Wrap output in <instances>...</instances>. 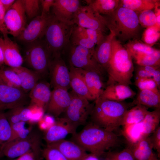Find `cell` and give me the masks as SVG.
<instances>
[{
    "label": "cell",
    "instance_id": "obj_1",
    "mask_svg": "<svg viewBox=\"0 0 160 160\" xmlns=\"http://www.w3.org/2000/svg\"><path fill=\"white\" fill-rule=\"evenodd\" d=\"M71 140L86 151L98 157L118 146L121 143L119 138L114 132L107 130L91 122L80 132L72 135Z\"/></svg>",
    "mask_w": 160,
    "mask_h": 160
},
{
    "label": "cell",
    "instance_id": "obj_2",
    "mask_svg": "<svg viewBox=\"0 0 160 160\" xmlns=\"http://www.w3.org/2000/svg\"><path fill=\"white\" fill-rule=\"evenodd\" d=\"M131 55L114 36L111 43L110 60L105 70L108 75L107 85L119 84L127 85L132 84L134 68Z\"/></svg>",
    "mask_w": 160,
    "mask_h": 160
},
{
    "label": "cell",
    "instance_id": "obj_3",
    "mask_svg": "<svg viewBox=\"0 0 160 160\" xmlns=\"http://www.w3.org/2000/svg\"><path fill=\"white\" fill-rule=\"evenodd\" d=\"M132 103L118 102L99 97L95 101L90 115L94 124L114 132L121 126L123 117Z\"/></svg>",
    "mask_w": 160,
    "mask_h": 160
},
{
    "label": "cell",
    "instance_id": "obj_4",
    "mask_svg": "<svg viewBox=\"0 0 160 160\" xmlns=\"http://www.w3.org/2000/svg\"><path fill=\"white\" fill-rule=\"evenodd\" d=\"M103 16L107 28L121 43L139 39L141 26L138 15L134 11L119 6L112 13Z\"/></svg>",
    "mask_w": 160,
    "mask_h": 160
},
{
    "label": "cell",
    "instance_id": "obj_5",
    "mask_svg": "<svg viewBox=\"0 0 160 160\" xmlns=\"http://www.w3.org/2000/svg\"><path fill=\"white\" fill-rule=\"evenodd\" d=\"M74 25L61 21L51 14L43 37L52 57L61 55L68 46Z\"/></svg>",
    "mask_w": 160,
    "mask_h": 160
},
{
    "label": "cell",
    "instance_id": "obj_6",
    "mask_svg": "<svg viewBox=\"0 0 160 160\" xmlns=\"http://www.w3.org/2000/svg\"><path fill=\"white\" fill-rule=\"evenodd\" d=\"M24 59L33 71L41 76L49 71L52 55L43 39L28 44Z\"/></svg>",
    "mask_w": 160,
    "mask_h": 160
},
{
    "label": "cell",
    "instance_id": "obj_7",
    "mask_svg": "<svg viewBox=\"0 0 160 160\" xmlns=\"http://www.w3.org/2000/svg\"><path fill=\"white\" fill-rule=\"evenodd\" d=\"M39 137L31 132L26 138L4 143L0 149V155L10 158L18 157L30 151L36 155L39 152Z\"/></svg>",
    "mask_w": 160,
    "mask_h": 160
},
{
    "label": "cell",
    "instance_id": "obj_8",
    "mask_svg": "<svg viewBox=\"0 0 160 160\" xmlns=\"http://www.w3.org/2000/svg\"><path fill=\"white\" fill-rule=\"evenodd\" d=\"M71 103L65 112L64 118L77 128L84 125L90 116L94 104L86 98L74 93H71Z\"/></svg>",
    "mask_w": 160,
    "mask_h": 160
},
{
    "label": "cell",
    "instance_id": "obj_9",
    "mask_svg": "<svg viewBox=\"0 0 160 160\" xmlns=\"http://www.w3.org/2000/svg\"><path fill=\"white\" fill-rule=\"evenodd\" d=\"M28 97L22 88L9 86L0 79V111L25 106Z\"/></svg>",
    "mask_w": 160,
    "mask_h": 160
},
{
    "label": "cell",
    "instance_id": "obj_10",
    "mask_svg": "<svg viewBox=\"0 0 160 160\" xmlns=\"http://www.w3.org/2000/svg\"><path fill=\"white\" fill-rule=\"evenodd\" d=\"M71 46L69 54L71 65L87 71H105L95 59L94 51L80 46L72 44Z\"/></svg>",
    "mask_w": 160,
    "mask_h": 160
},
{
    "label": "cell",
    "instance_id": "obj_11",
    "mask_svg": "<svg viewBox=\"0 0 160 160\" xmlns=\"http://www.w3.org/2000/svg\"><path fill=\"white\" fill-rule=\"evenodd\" d=\"M26 16L23 0H15L5 14L4 22L8 34L17 37L26 26Z\"/></svg>",
    "mask_w": 160,
    "mask_h": 160
},
{
    "label": "cell",
    "instance_id": "obj_12",
    "mask_svg": "<svg viewBox=\"0 0 160 160\" xmlns=\"http://www.w3.org/2000/svg\"><path fill=\"white\" fill-rule=\"evenodd\" d=\"M76 25L105 32L107 28L104 17L94 11L88 5H81L75 15L73 21Z\"/></svg>",
    "mask_w": 160,
    "mask_h": 160
},
{
    "label": "cell",
    "instance_id": "obj_13",
    "mask_svg": "<svg viewBox=\"0 0 160 160\" xmlns=\"http://www.w3.org/2000/svg\"><path fill=\"white\" fill-rule=\"evenodd\" d=\"M49 71L51 84L54 88H60L68 90L70 87L69 70L61 55L52 57Z\"/></svg>",
    "mask_w": 160,
    "mask_h": 160
},
{
    "label": "cell",
    "instance_id": "obj_14",
    "mask_svg": "<svg viewBox=\"0 0 160 160\" xmlns=\"http://www.w3.org/2000/svg\"><path fill=\"white\" fill-rule=\"evenodd\" d=\"M51 15V13L47 16L39 15L33 19L17 38L28 44L42 39Z\"/></svg>",
    "mask_w": 160,
    "mask_h": 160
},
{
    "label": "cell",
    "instance_id": "obj_15",
    "mask_svg": "<svg viewBox=\"0 0 160 160\" xmlns=\"http://www.w3.org/2000/svg\"><path fill=\"white\" fill-rule=\"evenodd\" d=\"M81 5L78 0H55L51 14L61 21L74 24V16Z\"/></svg>",
    "mask_w": 160,
    "mask_h": 160
},
{
    "label": "cell",
    "instance_id": "obj_16",
    "mask_svg": "<svg viewBox=\"0 0 160 160\" xmlns=\"http://www.w3.org/2000/svg\"><path fill=\"white\" fill-rule=\"evenodd\" d=\"M71 99V94L68 90L62 88H54L51 91L46 111L53 117H57L65 111Z\"/></svg>",
    "mask_w": 160,
    "mask_h": 160
},
{
    "label": "cell",
    "instance_id": "obj_17",
    "mask_svg": "<svg viewBox=\"0 0 160 160\" xmlns=\"http://www.w3.org/2000/svg\"><path fill=\"white\" fill-rule=\"evenodd\" d=\"M77 128L63 117L58 118L46 131L44 138L47 144L64 139L68 134L76 132Z\"/></svg>",
    "mask_w": 160,
    "mask_h": 160
},
{
    "label": "cell",
    "instance_id": "obj_18",
    "mask_svg": "<svg viewBox=\"0 0 160 160\" xmlns=\"http://www.w3.org/2000/svg\"><path fill=\"white\" fill-rule=\"evenodd\" d=\"M47 146L57 149L68 160H84L88 155L82 148L72 140L63 139L48 144Z\"/></svg>",
    "mask_w": 160,
    "mask_h": 160
},
{
    "label": "cell",
    "instance_id": "obj_19",
    "mask_svg": "<svg viewBox=\"0 0 160 160\" xmlns=\"http://www.w3.org/2000/svg\"><path fill=\"white\" fill-rule=\"evenodd\" d=\"M136 95L129 86L123 84H113L107 85L100 97L109 100L121 102L132 98Z\"/></svg>",
    "mask_w": 160,
    "mask_h": 160
},
{
    "label": "cell",
    "instance_id": "obj_20",
    "mask_svg": "<svg viewBox=\"0 0 160 160\" xmlns=\"http://www.w3.org/2000/svg\"><path fill=\"white\" fill-rule=\"evenodd\" d=\"M51 92L49 83L43 81L38 82L28 95L31 104L42 108L45 112L50 100Z\"/></svg>",
    "mask_w": 160,
    "mask_h": 160
},
{
    "label": "cell",
    "instance_id": "obj_21",
    "mask_svg": "<svg viewBox=\"0 0 160 160\" xmlns=\"http://www.w3.org/2000/svg\"><path fill=\"white\" fill-rule=\"evenodd\" d=\"M80 69L88 90L95 100L100 97L104 89L103 80L104 72Z\"/></svg>",
    "mask_w": 160,
    "mask_h": 160
},
{
    "label": "cell",
    "instance_id": "obj_22",
    "mask_svg": "<svg viewBox=\"0 0 160 160\" xmlns=\"http://www.w3.org/2000/svg\"><path fill=\"white\" fill-rule=\"evenodd\" d=\"M4 64L11 68L22 66L23 59L17 44L12 40L8 34L3 35Z\"/></svg>",
    "mask_w": 160,
    "mask_h": 160
},
{
    "label": "cell",
    "instance_id": "obj_23",
    "mask_svg": "<svg viewBox=\"0 0 160 160\" xmlns=\"http://www.w3.org/2000/svg\"><path fill=\"white\" fill-rule=\"evenodd\" d=\"M115 36L114 33L110 31L105 35L95 47L94 57L97 62L105 71L110 60L112 39Z\"/></svg>",
    "mask_w": 160,
    "mask_h": 160
},
{
    "label": "cell",
    "instance_id": "obj_24",
    "mask_svg": "<svg viewBox=\"0 0 160 160\" xmlns=\"http://www.w3.org/2000/svg\"><path fill=\"white\" fill-rule=\"evenodd\" d=\"M69 70L70 86L73 92L89 101L95 100L88 90L80 69L71 65Z\"/></svg>",
    "mask_w": 160,
    "mask_h": 160
},
{
    "label": "cell",
    "instance_id": "obj_25",
    "mask_svg": "<svg viewBox=\"0 0 160 160\" xmlns=\"http://www.w3.org/2000/svg\"><path fill=\"white\" fill-rule=\"evenodd\" d=\"M10 68L18 75L21 81V88L26 93L31 90L41 77L36 72L22 66Z\"/></svg>",
    "mask_w": 160,
    "mask_h": 160
},
{
    "label": "cell",
    "instance_id": "obj_26",
    "mask_svg": "<svg viewBox=\"0 0 160 160\" xmlns=\"http://www.w3.org/2000/svg\"><path fill=\"white\" fill-rule=\"evenodd\" d=\"M132 104V106L141 105L148 108H160V91L139 90Z\"/></svg>",
    "mask_w": 160,
    "mask_h": 160
},
{
    "label": "cell",
    "instance_id": "obj_27",
    "mask_svg": "<svg viewBox=\"0 0 160 160\" xmlns=\"http://www.w3.org/2000/svg\"><path fill=\"white\" fill-rule=\"evenodd\" d=\"M129 147L135 160H149L153 152L149 136L143 138Z\"/></svg>",
    "mask_w": 160,
    "mask_h": 160
},
{
    "label": "cell",
    "instance_id": "obj_28",
    "mask_svg": "<svg viewBox=\"0 0 160 160\" xmlns=\"http://www.w3.org/2000/svg\"><path fill=\"white\" fill-rule=\"evenodd\" d=\"M119 0H87V5L97 13L103 16L109 15L118 7Z\"/></svg>",
    "mask_w": 160,
    "mask_h": 160
},
{
    "label": "cell",
    "instance_id": "obj_29",
    "mask_svg": "<svg viewBox=\"0 0 160 160\" xmlns=\"http://www.w3.org/2000/svg\"><path fill=\"white\" fill-rule=\"evenodd\" d=\"M159 1L155 0H120L119 6L131 9L137 15L143 11L155 8Z\"/></svg>",
    "mask_w": 160,
    "mask_h": 160
},
{
    "label": "cell",
    "instance_id": "obj_30",
    "mask_svg": "<svg viewBox=\"0 0 160 160\" xmlns=\"http://www.w3.org/2000/svg\"><path fill=\"white\" fill-rule=\"evenodd\" d=\"M148 107L141 105H136L125 113L123 118L121 126L141 122L148 112Z\"/></svg>",
    "mask_w": 160,
    "mask_h": 160
},
{
    "label": "cell",
    "instance_id": "obj_31",
    "mask_svg": "<svg viewBox=\"0 0 160 160\" xmlns=\"http://www.w3.org/2000/svg\"><path fill=\"white\" fill-rule=\"evenodd\" d=\"M160 121V108L152 111H148L141 122L145 137L150 136L159 126Z\"/></svg>",
    "mask_w": 160,
    "mask_h": 160
},
{
    "label": "cell",
    "instance_id": "obj_32",
    "mask_svg": "<svg viewBox=\"0 0 160 160\" xmlns=\"http://www.w3.org/2000/svg\"><path fill=\"white\" fill-rule=\"evenodd\" d=\"M72 44L80 46L94 51L96 45L89 39L85 28L74 25L70 42Z\"/></svg>",
    "mask_w": 160,
    "mask_h": 160
},
{
    "label": "cell",
    "instance_id": "obj_33",
    "mask_svg": "<svg viewBox=\"0 0 160 160\" xmlns=\"http://www.w3.org/2000/svg\"><path fill=\"white\" fill-rule=\"evenodd\" d=\"M124 45L134 59L140 55L152 53L156 49L137 39L129 40Z\"/></svg>",
    "mask_w": 160,
    "mask_h": 160
},
{
    "label": "cell",
    "instance_id": "obj_34",
    "mask_svg": "<svg viewBox=\"0 0 160 160\" xmlns=\"http://www.w3.org/2000/svg\"><path fill=\"white\" fill-rule=\"evenodd\" d=\"M122 133L130 146L145 137L141 122L123 126Z\"/></svg>",
    "mask_w": 160,
    "mask_h": 160
},
{
    "label": "cell",
    "instance_id": "obj_35",
    "mask_svg": "<svg viewBox=\"0 0 160 160\" xmlns=\"http://www.w3.org/2000/svg\"><path fill=\"white\" fill-rule=\"evenodd\" d=\"M0 79L9 86L21 88V81L18 75L9 67L3 65L0 67Z\"/></svg>",
    "mask_w": 160,
    "mask_h": 160
},
{
    "label": "cell",
    "instance_id": "obj_36",
    "mask_svg": "<svg viewBox=\"0 0 160 160\" xmlns=\"http://www.w3.org/2000/svg\"><path fill=\"white\" fill-rule=\"evenodd\" d=\"M5 113L10 124L21 121L26 122L28 117V109L25 106L10 109Z\"/></svg>",
    "mask_w": 160,
    "mask_h": 160
},
{
    "label": "cell",
    "instance_id": "obj_37",
    "mask_svg": "<svg viewBox=\"0 0 160 160\" xmlns=\"http://www.w3.org/2000/svg\"><path fill=\"white\" fill-rule=\"evenodd\" d=\"M134 59L139 66L160 67V51L156 49L152 53L140 55Z\"/></svg>",
    "mask_w": 160,
    "mask_h": 160
},
{
    "label": "cell",
    "instance_id": "obj_38",
    "mask_svg": "<svg viewBox=\"0 0 160 160\" xmlns=\"http://www.w3.org/2000/svg\"><path fill=\"white\" fill-rule=\"evenodd\" d=\"M2 111H0V149L2 145L10 139L12 135L11 125L5 113Z\"/></svg>",
    "mask_w": 160,
    "mask_h": 160
},
{
    "label": "cell",
    "instance_id": "obj_39",
    "mask_svg": "<svg viewBox=\"0 0 160 160\" xmlns=\"http://www.w3.org/2000/svg\"><path fill=\"white\" fill-rule=\"evenodd\" d=\"M137 15L139 24L142 27L146 28L154 26L158 27L156 17L152 10L143 11Z\"/></svg>",
    "mask_w": 160,
    "mask_h": 160
},
{
    "label": "cell",
    "instance_id": "obj_40",
    "mask_svg": "<svg viewBox=\"0 0 160 160\" xmlns=\"http://www.w3.org/2000/svg\"><path fill=\"white\" fill-rule=\"evenodd\" d=\"M41 0H23V5L26 16L33 19L38 16Z\"/></svg>",
    "mask_w": 160,
    "mask_h": 160
},
{
    "label": "cell",
    "instance_id": "obj_41",
    "mask_svg": "<svg viewBox=\"0 0 160 160\" xmlns=\"http://www.w3.org/2000/svg\"><path fill=\"white\" fill-rule=\"evenodd\" d=\"M160 28L156 26L146 28L142 36V39L145 44L152 47L160 37Z\"/></svg>",
    "mask_w": 160,
    "mask_h": 160
},
{
    "label": "cell",
    "instance_id": "obj_42",
    "mask_svg": "<svg viewBox=\"0 0 160 160\" xmlns=\"http://www.w3.org/2000/svg\"><path fill=\"white\" fill-rule=\"evenodd\" d=\"M106 157L110 160H135L131 150L127 147L119 152H109Z\"/></svg>",
    "mask_w": 160,
    "mask_h": 160
},
{
    "label": "cell",
    "instance_id": "obj_43",
    "mask_svg": "<svg viewBox=\"0 0 160 160\" xmlns=\"http://www.w3.org/2000/svg\"><path fill=\"white\" fill-rule=\"evenodd\" d=\"M135 84L139 90L148 89L160 91L156 83L152 78L135 79Z\"/></svg>",
    "mask_w": 160,
    "mask_h": 160
},
{
    "label": "cell",
    "instance_id": "obj_44",
    "mask_svg": "<svg viewBox=\"0 0 160 160\" xmlns=\"http://www.w3.org/2000/svg\"><path fill=\"white\" fill-rule=\"evenodd\" d=\"M43 155L46 160H68L58 150L47 146L43 150Z\"/></svg>",
    "mask_w": 160,
    "mask_h": 160
},
{
    "label": "cell",
    "instance_id": "obj_45",
    "mask_svg": "<svg viewBox=\"0 0 160 160\" xmlns=\"http://www.w3.org/2000/svg\"><path fill=\"white\" fill-rule=\"evenodd\" d=\"M29 105L31 111L32 116L29 122L31 123L38 122L43 117L45 111L42 108L36 105L30 104Z\"/></svg>",
    "mask_w": 160,
    "mask_h": 160
},
{
    "label": "cell",
    "instance_id": "obj_46",
    "mask_svg": "<svg viewBox=\"0 0 160 160\" xmlns=\"http://www.w3.org/2000/svg\"><path fill=\"white\" fill-rule=\"evenodd\" d=\"M149 136L153 146V148L158 153L157 155L159 158L160 156V126Z\"/></svg>",
    "mask_w": 160,
    "mask_h": 160
},
{
    "label": "cell",
    "instance_id": "obj_47",
    "mask_svg": "<svg viewBox=\"0 0 160 160\" xmlns=\"http://www.w3.org/2000/svg\"><path fill=\"white\" fill-rule=\"evenodd\" d=\"M87 36L96 45L101 41L105 35L104 33L93 29H86Z\"/></svg>",
    "mask_w": 160,
    "mask_h": 160
},
{
    "label": "cell",
    "instance_id": "obj_48",
    "mask_svg": "<svg viewBox=\"0 0 160 160\" xmlns=\"http://www.w3.org/2000/svg\"><path fill=\"white\" fill-rule=\"evenodd\" d=\"M55 0H41V4L42 7V12L41 15L43 16H47L50 15V10L53 6Z\"/></svg>",
    "mask_w": 160,
    "mask_h": 160
},
{
    "label": "cell",
    "instance_id": "obj_49",
    "mask_svg": "<svg viewBox=\"0 0 160 160\" xmlns=\"http://www.w3.org/2000/svg\"><path fill=\"white\" fill-rule=\"evenodd\" d=\"M6 13V11L0 0V31L3 36L8 34L4 22Z\"/></svg>",
    "mask_w": 160,
    "mask_h": 160
},
{
    "label": "cell",
    "instance_id": "obj_50",
    "mask_svg": "<svg viewBox=\"0 0 160 160\" xmlns=\"http://www.w3.org/2000/svg\"><path fill=\"white\" fill-rule=\"evenodd\" d=\"M30 128H25L12 135L10 139L6 142H8L14 140L23 139L27 137L31 132Z\"/></svg>",
    "mask_w": 160,
    "mask_h": 160
},
{
    "label": "cell",
    "instance_id": "obj_51",
    "mask_svg": "<svg viewBox=\"0 0 160 160\" xmlns=\"http://www.w3.org/2000/svg\"><path fill=\"white\" fill-rule=\"evenodd\" d=\"M135 79L152 78L148 73L145 70L143 66H139L135 71Z\"/></svg>",
    "mask_w": 160,
    "mask_h": 160
},
{
    "label": "cell",
    "instance_id": "obj_52",
    "mask_svg": "<svg viewBox=\"0 0 160 160\" xmlns=\"http://www.w3.org/2000/svg\"><path fill=\"white\" fill-rule=\"evenodd\" d=\"M25 122L21 121L10 124L12 131L11 136L25 128Z\"/></svg>",
    "mask_w": 160,
    "mask_h": 160
},
{
    "label": "cell",
    "instance_id": "obj_53",
    "mask_svg": "<svg viewBox=\"0 0 160 160\" xmlns=\"http://www.w3.org/2000/svg\"><path fill=\"white\" fill-rule=\"evenodd\" d=\"M35 155L33 151H30L18 157L16 160H35Z\"/></svg>",
    "mask_w": 160,
    "mask_h": 160
},
{
    "label": "cell",
    "instance_id": "obj_54",
    "mask_svg": "<svg viewBox=\"0 0 160 160\" xmlns=\"http://www.w3.org/2000/svg\"><path fill=\"white\" fill-rule=\"evenodd\" d=\"M4 40L0 37V67L4 64Z\"/></svg>",
    "mask_w": 160,
    "mask_h": 160
},
{
    "label": "cell",
    "instance_id": "obj_55",
    "mask_svg": "<svg viewBox=\"0 0 160 160\" xmlns=\"http://www.w3.org/2000/svg\"><path fill=\"white\" fill-rule=\"evenodd\" d=\"M6 12L15 3V0H0Z\"/></svg>",
    "mask_w": 160,
    "mask_h": 160
},
{
    "label": "cell",
    "instance_id": "obj_56",
    "mask_svg": "<svg viewBox=\"0 0 160 160\" xmlns=\"http://www.w3.org/2000/svg\"><path fill=\"white\" fill-rule=\"evenodd\" d=\"M43 118L47 124L49 128L53 125L55 122L53 116L51 115H46L43 117Z\"/></svg>",
    "mask_w": 160,
    "mask_h": 160
},
{
    "label": "cell",
    "instance_id": "obj_57",
    "mask_svg": "<svg viewBox=\"0 0 160 160\" xmlns=\"http://www.w3.org/2000/svg\"><path fill=\"white\" fill-rule=\"evenodd\" d=\"M38 122L39 128L41 129L46 130L49 128L47 124L43 118Z\"/></svg>",
    "mask_w": 160,
    "mask_h": 160
},
{
    "label": "cell",
    "instance_id": "obj_58",
    "mask_svg": "<svg viewBox=\"0 0 160 160\" xmlns=\"http://www.w3.org/2000/svg\"><path fill=\"white\" fill-rule=\"evenodd\" d=\"M84 160H99V157L96 155L90 153L88 154L87 156Z\"/></svg>",
    "mask_w": 160,
    "mask_h": 160
},
{
    "label": "cell",
    "instance_id": "obj_59",
    "mask_svg": "<svg viewBox=\"0 0 160 160\" xmlns=\"http://www.w3.org/2000/svg\"><path fill=\"white\" fill-rule=\"evenodd\" d=\"M149 160H160L157 156L153 152Z\"/></svg>",
    "mask_w": 160,
    "mask_h": 160
},
{
    "label": "cell",
    "instance_id": "obj_60",
    "mask_svg": "<svg viewBox=\"0 0 160 160\" xmlns=\"http://www.w3.org/2000/svg\"><path fill=\"white\" fill-rule=\"evenodd\" d=\"M104 160H110L109 159L105 157Z\"/></svg>",
    "mask_w": 160,
    "mask_h": 160
}]
</instances>
